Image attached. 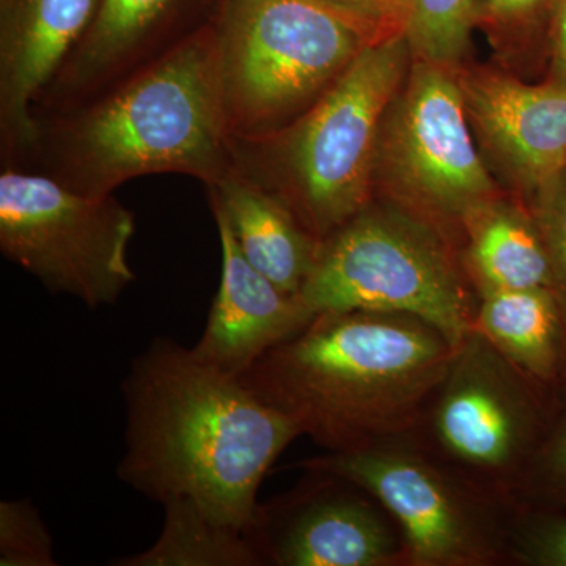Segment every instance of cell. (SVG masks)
I'll use <instances>...</instances> for the list:
<instances>
[{
	"label": "cell",
	"mask_w": 566,
	"mask_h": 566,
	"mask_svg": "<svg viewBox=\"0 0 566 566\" xmlns=\"http://www.w3.org/2000/svg\"><path fill=\"white\" fill-rule=\"evenodd\" d=\"M123 395L118 479L159 504L191 501L218 523L255 534L264 475L303 434L292 417L167 337L133 360Z\"/></svg>",
	"instance_id": "6da1fadb"
},
{
	"label": "cell",
	"mask_w": 566,
	"mask_h": 566,
	"mask_svg": "<svg viewBox=\"0 0 566 566\" xmlns=\"http://www.w3.org/2000/svg\"><path fill=\"white\" fill-rule=\"evenodd\" d=\"M35 118L25 164L85 196L156 174L207 186L233 169L210 20L114 87Z\"/></svg>",
	"instance_id": "7a4b0ae2"
},
{
	"label": "cell",
	"mask_w": 566,
	"mask_h": 566,
	"mask_svg": "<svg viewBox=\"0 0 566 566\" xmlns=\"http://www.w3.org/2000/svg\"><path fill=\"white\" fill-rule=\"evenodd\" d=\"M460 346L394 312H323L241 381L333 452L375 444L415 419Z\"/></svg>",
	"instance_id": "3957f363"
},
{
	"label": "cell",
	"mask_w": 566,
	"mask_h": 566,
	"mask_svg": "<svg viewBox=\"0 0 566 566\" xmlns=\"http://www.w3.org/2000/svg\"><path fill=\"white\" fill-rule=\"evenodd\" d=\"M412 61L405 32L368 44L292 125L230 140L234 169L324 240L371 202L379 132Z\"/></svg>",
	"instance_id": "277c9868"
},
{
	"label": "cell",
	"mask_w": 566,
	"mask_h": 566,
	"mask_svg": "<svg viewBox=\"0 0 566 566\" xmlns=\"http://www.w3.org/2000/svg\"><path fill=\"white\" fill-rule=\"evenodd\" d=\"M210 21L230 139L292 125L382 40L322 0H219Z\"/></svg>",
	"instance_id": "5b68a950"
},
{
	"label": "cell",
	"mask_w": 566,
	"mask_h": 566,
	"mask_svg": "<svg viewBox=\"0 0 566 566\" xmlns=\"http://www.w3.org/2000/svg\"><path fill=\"white\" fill-rule=\"evenodd\" d=\"M300 297L314 315H412L455 346L469 334L468 296L455 263L433 227L408 208L370 202L327 234Z\"/></svg>",
	"instance_id": "8992f818"
},
{
	"label": "cell",
	"mask_w": 566,
	"mask_h": 566,
	"mask_svg": "<svg viewBox=\"0 0 566 566\" xmlns=\"http://www.w3.org/2000/svg\"><path fill=\"white\" fill-rule=\"evenodd\" d=\"M136 216L111 196H85L20 167L0 174V251L51 293L95 311L136 281L128 245Z\"/></svg>",
	"instance_id": "52a82bcc"
},
{
	"label": "cell",
	"mask_w": 566,
	"mask_h": 566,
	"mask_svg": "<svg viewBox=\"0 0 566 566\" xmlns=\"http://www.w3.org/2000/svg\"><path fill=\"white\" fill-rule=\"evenodd\" d=\"M376 185L408 210L461 221L494 199L452 69L412 61L379 132Z\"/></svg>",
	"instance_id": "ba28073f"
},
{
	"label": "cell",
	"mask_w": 566,
	"mask_h": 566,
	"mask_svg": "<svg viewBox=\"0 0 566 566\" xmlns=\"http://www.w3.org/2000/svg\"><path fill=\"white\" fill-rule=\"evenodd\" d=\"M308 469L363 488L403 528L420 565H463L485 558L486 545L460 495L430 464L376 444L307 461Z\"/></svg>",
	"instance_id": "9c48e42d"
},
{
	"label": "cell",
	"mask_w": 566,
	"mask_h": 566,
	"mask_svg": "<svg viewBox=\"0 0 566 566\" xmlns=\"http://www.w3.org/2000/svg\"><path fill=\"white\" fill-rule=\"evenodd\" d=\"M461 95L483 150L517 188L532 196L566 167V66L532 85L499 71L457 73Z\"/></svg>",
	"instance_id": "30bf717a"
},
{
	"label": "cell",
	"mask_w": 566,
	"mask_h": 566,
	"mask_svg": "<svg viewBox=\"0 0 566 566\" xmlns=\"http://www.w3.org/2000/svg\"><path fill=\"white\" fill-rule=\"evenodd\" d=\"M99 0H10L0 9V144L3 167L35 148V106L69 61Z\"/></svg>",
	"instance_id": "8fae6325"
},
{
	"label": "cell",
	"mask_w": 566,
	"mask_h": 566,
	"mask_svg": "<svg viewBox=\"0 0 566 566\" xmlns=\"http://www.w3.org/2000/svg\"><path fill=\"white\" fill-rule=\"evenodd\" d=\"M441 387L436 433L450 455L483 471L520 460L534 428L531 406L485 342L465 338Z\"/></svg>",
	"instance_id": "7c38bea8"
},
{
	"label": "cell",
	"mask_w": 566,
	"mask_h": 566,
	"mask_svg": "<svg viewBox=\"0 0 566 566\" xmlns=\"http://www.w3.org/2000/svg\"><path fill=\"white\" fill-rule=\"evenodd\" d=\"M188 2L99 0L92 24L41 95L35 115L87 102L169 51L189 35L177 31Z\"/></svg>",
	"instance_id": "4fadbf2b"
},
{
	"label": "cell",
	"mask_w": 566,
	"mask_h": 566,
	"mask_svg": "<svg viewBox=\"0 0 566 566\" xmlns=\"http://www.w3.org/2000/svg\"><path fill=\"white\" fill-rule=\"evenodd\" d=\"M212 218L222 248L221 285L192 352L205 363L240 376L303 331L315 315L300 296L282 292L248 262L221 214L212 212Z\"/></svg>",
	"instance_id": "5bb4252c"
},
{
	"label": "cell",
	"mask_w": 566,
	"mask_h": 566,
	"mask_svg": "<svg viewBox=\"0 0 566 566\" xmlns=\"http://www.w3.org/2000/svg\"><path fill=\"white\" fill-rule=\"evenodd\" d=\"M211 211L221 214L248 262L282 292L300 296L319 240L274 193L237 169L207 185Z\"/></svg>",
	"instance_id": "9a60e30c"
},
{
	"label": "cell",
	"mask_w": 566,
	"mask_h": 566,
	"mask_svg": "<svg viewBox=\"0 0 566 566\" xmlns=\"http://www.w3.org/2000/svg\"><path fill=\"white\" fill-rule=\"evenodd\" d=\"M263 551L283 566H376L392 558L395 539L364 502L324 495L301 506Z\"/></svg>",
	"instance_id": "2e32d148"
},
{
	"label": "cell",
	"mask_w": 566,
	"mask_h": 566,
	"mask_svg": "<svg viewBox=\"0 0 566 566\" xmlns=\"http://www.w3.org/2000/svg\"><path fill=\"white\" fill-rule=\"evenodd\" d=\"M463 222L469 232V255L485 292H556L553 266L534 216L495 196L469 212Z\"/></svg>",
	"instance_id": "e0dca14e"
},
{
	"label": "cell",
	"mask_w": 566,
	"mask_h": 566,
	"mask_svg": "<svg viewBox=\"0 0 566 566\" xmlns=\"http://www.w3.org/2000/svg\"><path fill=\"white\" fill-rule=\"evenodd\" d=\"M562 305L549 289L486 290L479 326L513 364L539 379L556 375Z\"/></svg>",
	"instance_id": "ac0fdd59"
},
{
	"label": "cell",
	"mask_w": 566,
	"mask_h": 566,
	"mask_svg": "<svg viewBox=\"0 0 566 566\" xmlns=\"http://www.w3.org/2000/svg\"><path fill=\"white\" fill-rule=\"evenodd\" d=\"M166 521L158 542L118 566H253L266 560L255 534L218 523L191 501L164 505Z\"/></svg>",
	"instance_id": "d6986e66"
},
{
	"label": "cell",
	"mask_w": 566,
	"mask_h": 566,
	"mask_svg": "<svg viewBox=\"0 0 566 566\" xmlns=\"http://www.w3.org/2000/svg\"><path fill=\"white\" fill-rule=\"evenodd\" d=\"M480 0H409L406 39L419 61L455 70L471 46Z\"/></svg>",
	"instance_id": "ffe728a7"
},
{
	"label": "cell",
	"mask_w": 566,
	"mask_h": 566,
	"mask_svg": "<svg viewBox=\"0 0 566 566\" xmlns=\"http://www.w3.org/2000/svg\"><path fill=\"white\" fill-rule=\"evenodd\" d=\"M0 565H57L50 532L31 501H3L0 504Z\"/></svg>",
	"instance_id": "44dd1931"
},
{
	"label": "cell",
	"mask_w": 566,
	"mask_h": 566,
	"mask_svg": "<svg viewBox=\"0 0 566 566\" xmlns=\"http://www.w3.org/2000/svg\"><path fill=\"white\" fill-rule=\"evenodd\" d=\"M532 216L545 241L556 294L566 315V167L531 196Z\"/></svg>",
	"instance_id": "7402d4cb"
},
{
	"label": "cell",
	"mask_w": 566,
	"mask_h": 566,
	"mask_svg": "<svg viewBox=\"0 0 566 566\" xmlns=\"http://www.w3.org/2000/svg\"><path fill=\"white\" fill-rule=\"evenodd\" d=\"M370 29L378 39L405 32L409 0H322Z\"/></svg>",
	"instance_id": "603a6c76"
},
{
	"label": "cell",
	"mask_w": 566,
	"mask_h": 566,
	"mask_svg": "<svg viewBox=\"0 0 566 566\" xmlns=\"http://www.w3.org/2000/svg\"><path fill=\"white\" fill-rule=\"evenodd\" d=\"M523 551L532 564L566 566V520L547 521L528 532Z\"/></svg>",
	"instance_id": "cb8c5ba5"
},
{
	"label": "cell",
	"mask_w": 566,
	"mask_h": 566,
	"mask_svg": "<svg viewBox=\"0 0 566 566\" xmlns=\"http://www.w3.org/2000/svg\"><path fill=\"white\" fill-rule=\"evenodd\" d=\"M546 0H480L479 21L515 22L535 13Z\"/></svg>",
	"instance_id": "d4e9b609"
},
{
	"label": "cell",
	"mask_w": 566,
	"mask_h": 566,
	"mask_svg": "<svg viewBox=\"0 0 566 566\" xmlns=\"http://www.w3.org/2000/svg\"><path fill=\"white\" fill-rule=\"evenodd\" d=\"M554 48L558 62H566V0H558L554 14Z\"/></svg>",
	"instance_id": "484cf974"
},
{
	"label": "cell",
	"mask_w": 566,
	"mask_h": 566,
	"mask_svg": "<svg viewBox=\"0 0 566 566\" xmlns=\"http://www.w3.org/2000/svg\"><path fill=\"white\" fill-rule=\"evenodd\" d=\"M551 463H553L554 472H556L558 479L566 485V424L558 433L556 442H554Z\"/></svg>",
	"instance_id": "4316f807"
},
{
	"label": "cell",
	"mask_w": 566,
	"mask_h": 566,
	"mask_svg": "<svg viewBox=\"0 0 566 566\" xmlns=\"http://www.w3.org/2000/svg\"><path fill=\"white\" fill-rule=\"evenodd\" d=\"M10 0H0V9H3V7L9 6Z\"/></svg>",
	"instance_id": "83f0119b"
},
{
	"label": "cell",
	"mask_w": 566,
	"mask_h": 566,
	"mask_svg": "<svg viewBox=\"0 0 566 566\" xmlns=\"http://www.w3.org/2000/svg\"><path fill=\"white\" fill-rule=\"evenodd\" d=\"M562 66H566V62L565 63H560Z\"/></svg>",
	"instance_id": "f1b7e54d"
}]
</instances>
